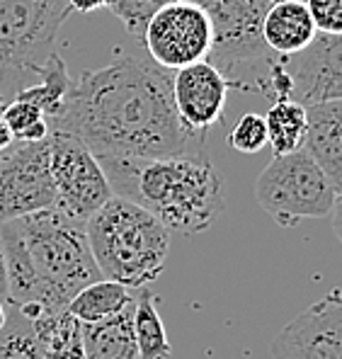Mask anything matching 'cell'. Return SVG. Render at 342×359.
Masks as SVG:
<instances>
[{
    "instance_id": "6da1fadb",
    "label": "cell",
    "mask_w": 342,
    "mask_h": 359,
    "mask_svg": "<svg viewBox=\"0 0 342 359\" xmlns=\"http://www.w3.org/2000/svg\"><path fill=\"white\" fill-rule=\"evenodd\" d=\"M49 131L73 134L95 158H167L207 151L185 129L172 102V71L158 63L117 56L86 71L71 86Z\"/></svg>"
},
{
    "instance_id": "7a4b0ae2",
    "label": "cell",
    "mask_w": 342,
    "mask_h": 359,
    "mask_svg": "<svg viewBox=\"0 0 342 359\" xmlns=\"http://www.w3.org/2000/svg\"><path fill=\"white\" fill-rule=\"evenodd\" d=\"M8 309L25 318L66 311L83 287L102 279L88 243L86 224L49 207L0 224Z\"/></svg>"
},
{
    "instance_id": "3957f363",
    "label": "cell",
    "mask_w": 342,
    "mask_h": 359,
    "mask_svg": "<svg viewBox=\"0 0 342 359\" xmlns=\"http://www.w3.org/2000/svg\"><path fill=\"white\" fill-rule=\"evenodd\" d=\"M114 197L153 214L170 233L194 236L224 214V180L207 151L167 158H97Z\"/></svg>"
},
{
    "instance_id": "277c9868",
    "label": "cell",
    "mask_w": 342,
    "mask_h": 359,
    "mask_svg": "<svg viewBox=\"0 0 342 359\" xmlns=\"http://www.w3.org/2000/svg\"><path fill=\"white\" fill-rule=\"evenodd\" d=\"M86 233L102 279L141 289L165 269L170 231L129 199L112 194L86 221Z\"/></svg>"
},
{
    "instance_id": "5b68a950",
    "label": "cell",
    "mask_w": 342,
    "mask_h": 359,
    "mask_svg": "<svg viewBox=\"0 0 342 359\" xmlns=\"http://www.w3.org/2000/svg\"><path fill=\"white\" fill-rule=\"evenodd\" d=\"M71 13L68 0H0V112L36 83V71L54 54Z\"/></svg>"
},
{
    "instance_id": "8992f818",
    "label": "cell",
    "mask_w": 342,
    "mask_h": 359,
    "mask_svg": "<svg viewBox=\"0 0 342 359\" xmlns=\"http://www.w3.org/2000/svg\"><path fill=\"white\" fill-rule=\"evenodd\" d=\"M212 20V51L207 61L224 73L231 88L260 93L280 54L262 39L265 15L277 0H194Z\"/></svg>"
},
{
    "instance_id": "52a82bcc",
    "label": "cell",
    "mask_w": 342,
    "mask_h": 359,
    "mask_svg": "<svg viewBox=\"0 0 342 359\" xmlns=\"http://www.w3.org/2000/svg\"><path fill=\"white\" fill-rule=\"evenodd\" d=\"M257 204L284 229L333 211L335 189L306 151L275 156L255 182Z\"/></svg>"
},
{
    "instance_id": "ba28073f",
    "label": "cell",
    "mask_w": 342,
    "mask_h": 359,
    "mask_svg": "<svg viewBox=\"0 0 342 359\" xmlns=\"http://www.w3.org/2000/svg\"><path fill=\"white\" fill-rule=\"evenodd\" d=\"M49 168L54 180V209L86 224L112 197L100 161L78 136L49 131Z\"/></svg>"
},
{
    "instance_id": "9c48e42d",
    "label": "cell",
    "mask_w": 342,
    "mask_h": 359,
    "mask_svg": "<svg viewBox=\"0 0 342 359\" xmlns=\"http://www.w3.org/2000/svg\"><path fill=\"white\" fill-rule=\"evenodd\" d=\"M141 41L151 61L165 71H180L207 61L214 41L212 20L194 0H172L149 20Z\"/></svg>"
},
{
    "instance_id": "30bf717a",
    "label": "cell",
    "mask_w": 342,
    "mask_h": 359,
    "mask_svg": "<svg viewBox=\"0 0 342 359\" xmlns=\"http://www.w3.org/2000/svg\"><path fill=\"white\" fill-rule=\"evenodd\" d=\"M56 202L49 168V139L13 141L0 151V224L49 209Z\"/></svg>"
},
{
    "instance_id": "8fae6325",
    "label": "cell",
    "mask_w": 342,
    "mask_h": 359,
    "mask_svg": "<svg viewBox=\"0 0 342 359\" xmlns=\"http://www.w3.org/2000/svg\"><path fill=\"white\" fill-rule=\"evenodd\" d=\"M289 81V100L311 107L342 100V34L315 32L299 54L282 56Z\"/></svg>"
},
{
    "instance_id": "7c38bea8",
    "label": "cell",
    "mask_w": 342,
    "mask_h": 359,
    "mask_svg": "<svg viewBox=\"0 0 342 359\" xmlns=\"http://www.w3.org/2000/svg\"><path fill=\"white\" fill-rule=\"evenodd\" d=\"M272 359H342V294L308 306L272 340Z\"/></svg>"
},
{
    "instance_id": "4fadbf2b",
    "label": "cell",
    "mask_w": 342,
    "mask_h": 359,
    "mask_svg": "<svg viewBox=\"0 0 342 359\" xmlns=\"http://www.w3.org/2000/svg\"><path fill=\"white\" fill-rule=\"evenodd\" d=\"M231 83L209 61H199L172 71V102L187 131L207 136L224 119Z\"/></svg>"
},
{
    "instance_id": "5bb4252c",
    "label": "cell",
    "mask_w": 342,
    "mask_h": 359,
    "mask_svg": "<svg viewBox=\"0 0 342 359\" xmlns=\"http://www.w3.org/2000/svg\"><path fill=\"white\" fill-rule=\"evenodd\" d=\"M308 131L303 151L320 168V172L342 194V100L306 107Z\"/></svg>"
},
{
    "instance_id": "9a60e30c",
    "label": "cell",
    "mask_w": 342,
    "mask_h": 359,
    "mask_svg": "<svg viewBox=\"0 0 342 359\" xmlns=\"http://www.w3.org/2000/svg\"><path fill=\"white\" fill-rule=\"evenodd\" d=\"M313 36L315 25L306 0H277L262 22V39L280 56L299 54L311 44Z\"/></svg>"
},
{
    "instance_id": "2e32d148",
    "label": "cell",
    "mask_w": 342,
    "mask_h": 359,
    "mask_svg": "<svg viewBox=\"0 0 342 359\" xmlns=\"http://www.w3.org/2000/svg\"><path fill=\"white\" fill-rule=\"evenodd\" d=\"M86 359H139L134 335V301L97 323H81Z\"/></svg>"
},
{
    "instance_id": "e0dca14e",
    "label": "cell",
    "mask_w": 342,
    "mask_h": 359,
    "mask_svg": "<svg viewBox=\"0 0 342 359\" xmlns=\"http://www.w3.org/2000/svg\"><path fill=\"white\" fill-rule=\"evenodd\" d=\"M131 301H134V294L124 284L112 282V279H97L68 301L66 311L78 323H97L109 316H117Z\"/></svg>"
},
{
    "instance_id": "ac0fdd59",
    "label": "cell",
    "mask_w": 342,
    "mask_h": 359,
    "mask_svg": "<svg viewBox=\"0 0 342 359\" xmlns=\"http://www.w3.org/2000/svg\"><path fill=\"white\" fill-rule=\"evenodd\" d=\"M36 81L39 83H32V86L22 88L15 97L36 104V107L44 112L46 119H54L63 109V104H66V97L73 86V78L66 68V61L54 51V54L39 66Z\"/></svg>"
},
{
    "instance_id": "d6986e66",
    "label": "cell",
    "mask_w": 342,
    "mask_h": 359,
    "mask_svg": "<svg viewBox=\"0 0 342 359\" xmlns=\"http://www.w3.org/2000/svg\"><path fill=\"white\" fill-rule=\"evenodd\" d=\"M44 359H86L81 323L68 311H56L32 320Z\"/></svg>"
},
{
    "instance_id": "ffe728a7",
    "label": "cell",
    "mask_w": 342,
    "mask_h": 359,
    "mask_svg": "<svg viewBox=\"0 0 342 359\" xmlns=\"http://www.w3.org/2000/svg\"><path fill=\"white\" fill-rule=\"evenodd\" d=\"M267 124V146H272L275 156L294 153L303 149L308 131L306 107L294 100H277L265 114Z\"/></svg>"
},
{
    "instance_id": "44dd1931",
    "label": "cell",
    "mask_w": 342,
    "mask_h": 359,
    "mask_svg": "<svg viewBox=\"0 0 342 359\" xmlns=\"http://www.w3.org/2000/svg\"><path fill=\"white\" fill-rule=\"evenodd\" d=\"M134 335L139 359H170L172 347L167 342V332L158 313L156 297L146 287L134 297Z\"/></svg>"
},
{
    "instance_id": "7402d4cb",
    "label": "cell",
    "mask_w": 342,
    "mask_h": 359,
    "mask_svg": "<svg viewBox=\"0 0 342 359\" xmlns=\"http://www.w3.org/2000/svg\"><path fill=\"white\" fill-rule=\"evenodd\" d=\"M0 359H44L32 320L15 309H8V320L0 328Z\"/></svg>"
},
{
    "instance_id": "603a6c76",
    "label": "cell",
    "mask_w": 342,
    "mask_h": 359,
    "mask_svg": "<svg viewBox=\"0 0 342 359\" xmlns=\"http://www.w3.org/2000/svg\"><path fill=\"white\" fill-rule=\"evenodd\" d=\"M0 117L8 124V129L13 131L15 141L32 144V141L49 139V119L44 117V112L36 104L15 97L13 102L5 104Z\"/></svg>"
},
{
    "instance_id": "cb8c5ba5",
    "label": "cell",
    "mask_w": 342,
    "mask_h": 359,
    "mask_svg": "<svg viewBox=\"0 0 342 359\" xmlns=\"http://www.w3.org/2000/svg\"><path fill=\"white\" fill-rule=\"evenodd\" d=\"M167 3H172V0H112L109 10L122 20V25L131 36L141 39L149 20Z\"/></svg>"
},
{
    "instance_id": "d4e9b609",
    "label": "cell",
    "mask_w": 342,
    "mask_h": 359,
    "mask_svg": "<svg viewBox=\"0 0 342 359\" xmlns=\"http://www.w3.org/2000/svg\"><path fill=\"white\" fill-rule=\"evenodd\" d=\"M231 149L240 153H260L267 146V124L265 117L257 112L243 114L228 131Z\"/></svg>"
},
{
    "instance_id": "484cf974",
    "label": "cell",
    "mask_w": 342,
    "mask_h": 359,
    "mask_svg": "<svg viewBox=\"0 0 342 359\" xmlns=\"http://www.w3.org/2000/svg\"><path fill=\"white\" fill-rule=\"evenodd\" d=\"M315 32L342 34V0H306Z\"/></svg>"
},
{
    "instance_id": "4316f807",
    "label": "cell",
    "mask_w": 342,
    "mask_h": 359,
    "mask_svg": "<svg viewBox=\"0 0 342 359\" xmlns=\"http://www.w3.org/2000/svg\"><path fill=\"white\" fill-rule=\"evenodd\" d=\"M112 0H68L76 13H95V10H102V8H109Z\"/></svg>"
},
{
    "instance_id": "83f0119b",
    "label": "cell",
    "mask_w": 342,
    "mask_h": 359,
    "mask_svg": "<svg viewBox=\"0 0 342 359\" xmlns=\"http://www.w3.org/2000/svg\"><path fill=\"white\" fill-rule=\"evenodd\" d=\"M333 229H335V236L340 238V243H342V194H338L335 197V204H333Z\"/></svg>"
},
{
    "instance_id": "f1b7e54d",
    "label": "cell",
    "mask_w": 342,
    "mask_h": 359,
    "mask_svg": "<svg viewBox=\"0 0 342 359\" xmlns=\"http://www.w3.org/2000/svg\"><path fill=\"white\" fill-rule=\"evenodd\" d=\"M0 301H3V304H8V272H5L3 245H0Z\"/></svg>"
},
{
    "instance_id": "f546056e",
    "label": "cell",
    "mask_w": 342,
    "mask_h": 359,
    "mask_svg": "<svg viewBox=\"0 0 342 359\" xmlns=\"http://www.w3.org/2000/svg\"><path fill=\"white\" fill-rule=\"evenodd\" d=\"M13 131L8 129V124L3 121V117H0V151H5L10 144H13Z\"/></svg>"
},
{
    "instance_id": "4dcf8cb0",
    "label": "cell",
    "mask_w": 342,
    "mask_h": 359,
    "mask_svg": "<svg viewBox=\"0 0 342 359\" xmlns=\"http://www.w3.org/2000/svg\"><path fill=\"white\" fill-rule=\"evenodd\" d=\"M5 320H8V306L0 301V328L5 325Z\"/></svg>"
}]
</instances>
